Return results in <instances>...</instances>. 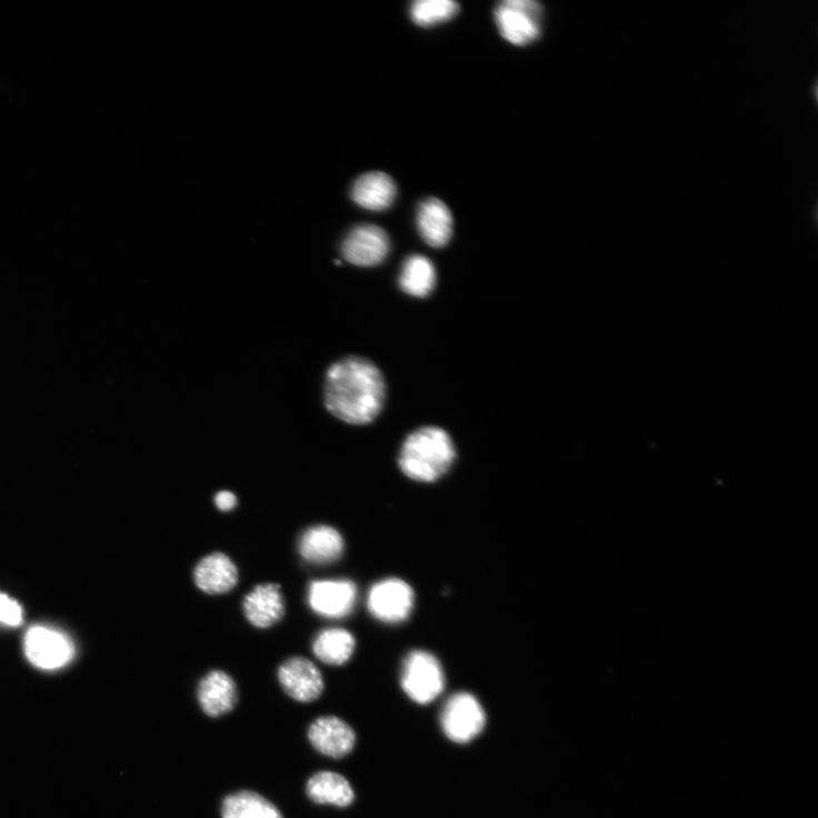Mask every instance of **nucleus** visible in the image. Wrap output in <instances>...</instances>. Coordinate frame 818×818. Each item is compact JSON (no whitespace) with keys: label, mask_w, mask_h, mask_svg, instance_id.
Instances as JSON below:
<instances>
[{"label":"nucleus","mask_w":818,"mask_h":818,"mask_svg":"<svg viewBox=\"0 0 818 818\" xmlns=\"http://www.w3.org/2000/svg\"><path fill=\"white\" fill-rule=\"evenodd\" d=\"M386 395L381 371L367 358H343L327 372L326 407L332 416L348 425L372 423L382 411Z\"/></svg>","instance_id":"1"},{"label":"nucleus","mask_w":818,"mask_h":818,"mask_svg":"<svg viewBox=\"0 0 818 818\" xmlns=\"http://www.w3.org/2000/svg\"><path fill=\"white\" fill-rule=\"evenodd\" d=\"M455 458L456 449L450 436L440 428L426 427L407 437L398 463L409 479L433 482L451 468Z\"/></svg>","instance_id":"2"},{"label":"nucleus","mask_w":818,"mask_h":818,"mask_svg":"<svg viewBox=\"0 0 818 818\" xmlns=\"http://www.w3.org/2000/svg\"><path fill=\"white\" fill-rule=\"evenodd\" d=\"M401 687L416 702H432L445 688V676L439 660L422 650L409 654L402 665Z\"/></svg>","instance_id":"3"},{"label":"nucleus","mask_w":818,"mask_h":818,"mask_svg":"<svg viewBox=\"0 0 818 818\" xmlns=\"http://www.w3.org/2000/svg\"><path fill=\"white\" fill-rule=\"evenodd\" d=\"M24 652L33 667L60 670L73 659L74 646L62 632L43 626L32 627L24 638Z\"/></svg>","instance_id":"4"},{"label":"nucleus","mask_w":818,"mask_h":818,"mask_svg":"<svg viewBox=\"0 0 818 818\" xmlns=\"http://www.w3.org/2000/svg\"><path fill=\"white\" fill-rule=\"evenodd\" d=\"M441 726L451 741L468 744L482 732L486 714L475 696L459 692L447 701L441 714Z\"/></svg>","instance_id":"5"},{"label":"nucleus","mask_w":818,"mask_h":818,"mask_svg":"<svg viewBox=\"0 0 818 818\" xmlns=\"http://www.w3.org/2000/svg\"><path fill=\"white\" fill-rule=\"evenodd\" d=\"M542 9L533 0H506L495 18L501 36L511 43L525 46L540 36Z\"/></svg>","instance_id":"6"},{"label":"nucleus","mask_w":818,"mask_h":818,"mask_svg":"<svg viewBox=\"0 0 818 818\" xmlns=\"http://www.w3.org/2000/svg\"><path fill=\"white\" fill-rule=\"evenodd\" d=\"M389 251V236L383 229L373 225L355 227L341 246L345 260L363 268L381 265L388 258Z\"/></svg>","instance_id":"7"},{"label":"nucleus","mask_w":818,"mask_h":818,"mask_svg":"<svg viewBox=\"0 0 818 818\" xmlns=\"http://www.w3.org/2000/svg\"><path fill=\"white\" fill-rule=\"evenodd\" d=\"M415 605V592L411 587L399 579H388L372 587L368 597V607L372 616L385 624H399L411 614Z\"/></svg>","instance_id":"8"},{"label":"nucleus","mask_w":818,"mask_h":818,"mask_svg":"<svg viewBox=\"0 0 818 818\" xmlns=\"http://www.w3.org/2000/svg\"><path fill=\"white\" fill-rule=\"evenodd\" d=\"M279 681L285 692L300 702L317 700L325 690V681L316 665L303 657H291L280 667Z\"/></svg>","instance_id":"9"},{"label":"nucleus","mask_w":818,"mask_h":818,"mask_svg":"<svg viewBox=\"0 0 818 818\" xmlns=\"http://www.w3.org/2000/svg\"><path fill=\"white\" fill-rule=\"evenodd\" d=\"M357 588L349 580H318L309 589V603L319 616L341 619L352 611Z\"/></svg>","instance_id":"10"},{"label":"nucleus","mask_w":818,"mask_h":818,"mask_svg":"<svg viewBox=\"0 0 818 818\" xmlns=\"http://www.w3.org/2000/svg\"><path fill=\"white\" fill-rule=\"evenodd\" d=\"M285 600L278 583L260 585L243 600V612L248 622L259 629H269L285 617Z\"/></svg>","instance_id":"11"},{"label":"nucleus","mask_w":818,"mask_h":818,"mask_svg":"<svg viewBox=\"0 0 818 818\" xmlns=\"http://www.w3.org/2000/svg\"><path fill=\"white\" fill-rule=\"evenodd\" d=\"M196 586L209 595L230 592L238 583V569L229 556L215 552L203 557L193 571Z\"/></svg>","instance_id":"12"},{"label":"nucleus","mask_w":818,"mask_h":818,"mask_svg":"<svg viewBox=\"0 0 818 818\" xmlns=\"http://www.w3.org/2000/svg\"><path fill=\"white\" fill-rule=\"evenodd\" d=\"M309 739L322 755L342 758L352 751L356 735L345 721L336 716H325L310 727Z\"/></svg>","instance_id":"13"},{"label":"nucleus","mask_w":818,"mask_h":818,"mask_svg":"<svg viewBox=\"0 0 818 818\" xmlns=\"http://www.w3.org/2000/svg\"><path fill=\"white\" fill-rule=\"evenodd\" d=\"M198 701L205 714L220 718L231 711L238 701L237 686L226 672L212 671L205 677L198 688Z\"/></svg>","instance_id":"14"},{"label":"nucleus","mask_w":818,"mask_h":818,"mask_svg":"<svg viewBox=\"0 0 818 818\" xmlns=\"http://www.w3.org/2000/svg\"><path fill=\"white\" fill-rule=\"evenodd\" d=\"M343 550L342 536L328 526H317L306 530L299 540L301 557L316 566L331 565L342 556Z\"/></svg>","instance_id":"15"},{"label":"nucleus","mask_w":818,"mask_h":818,"mask_svg":"<svg viewBox=\"0 0 818 818\" xmlns=\"http://www.w3.org/2000/svg\"><path fill=\"white\" fill-rule=\"evenodd\" d=\"M396 193L393 180L383 172H371L358 178L351 189V198L358 207L376 212L389 209Z\"/></svg>","instance_id":"16"},{"label":"nucleus","mask_w":818,"mask_h":818,"mask_svg":"<svg viewBox=\"0 0 818 818\" xmlns=\"http://www.w3.org/2000/svg\"><path fill=\"white\" fill-rule=\"evenodd\" d=\"M452 216L447 205L437 198L425 200L418 211V228L423 240L433 248H442L452 237Z\"/></svg>","instance_id":"17"},{"label":"nucleus","mask_w":818,"mask_h":818,"mask_svg":"<svg viewBox=\"0 0 818 818\" xmlns=\"http://www.w3.org/2000/svg\"><path fill=\"white\" fill-rule=\"evenodd\" d=\"M437 283V272L433 263L422 255L409 256L405 261L399 286L409 296L425 298L429 296Z\"/></svg>","instance_id":"18"},{"label":"nucleus","mask_w":818,"mask_h":818,"mask_svg":"<svg viewBox=\"0 0 818 818\" xmlns=\"http://www.w3.org/2000/svg\"><path fill=\"white\" fill-rule=\"evenodd\" d=\"M306 791L312 801L320 805L347 807L355 798L346 778L333 772H321L312 777L307 782Z\"/></svg>","instance_id":"19"},{"label":"nucleus","mask_w":818,"mask_h":818,"mask_svg":"<svg viewBox=\"0 0 818 818\" xmlns=\"http://www.w3.org/2000/svg\"><path fill=\"white\" fill-rule=\"evenodd\" d=\"M223 818H283L276 805L252 791L228 796L222 805Z\"/></svg>","instance_id":"20"},{"label":"nucleus","mask_w":818,"mask_h":818,"mask_svg":"<svg viewBox=\"0 0 818 818\" xmlns=\"http://www.w3.org/2000/svg\"><path fill=\"white\" fill-rule=\"evenodd\" d=\"M356 641L353 636L339 628L323 630L313 642V652L329 665H343L352 656Z\"/></svg>","instance_id":"21"},{"label":"nucleus","mask_w":818,"mask_h":818,"mask_svg":"<svg viewBox=\"0 0 818 818\" xmlns=\"http://www.w3.org/2000/svg\"><path fill=\"white\" fill-rule=\"evenodd\" d=\"M459 6L451 0H418L412 4L411 17L421 27H432L452 19Z\"/></svg>","instance_id":"22"},{"label":"nucleus","mask_w":818,"mask_h":818,"mask_svg":"<svg viewBox=\"0 0 818 818\" xmlns=\"http://www.w3.org/2000/svg\"><path fill=\"white\" fill-rule=\"evenodd\" d=\"M23 622L21 605L10 596L0 592V625L19 627Z\"/></svg>","instance_id":"23"},{"label":"nucleus","mask_w":818,"mask_h":818,"mask_svg":"<svg viewBox=\"0 0 818 818\" xmlns=\"http://www.w3.org/2000/svg\"><path fill=\"white\" fill-rule=\"evenodd\" d=\"M216 505L222 511H230L236 508L238 499L231 491H220L216 496Z\"/></svg>","instance_id":"24"}]
</instances>
